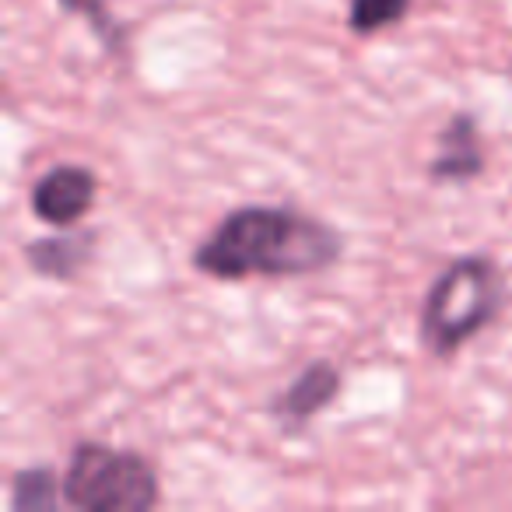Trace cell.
<instances>
[{"label":"cell","mask_w":512,"mask_h":512,"mask_svg":"<svg viewBox=\"0 0 512 512\" xmlns=\"http://www.w3.org/2000/svg\"><path fill=\"white\" fill-rule=\"evenodd\" d=\"M64 498L81 512H151L162 502V488L148 456L78 442L64 474Z\"/></svg>","instance_id":"3957f363"},{"label":"cell","mask_w":512,"mask_h":512,"mask_svg":"<svg viewBox=\"0 0 512 512\" xmlns=\"http://www.w3.org/2000/svg\"><path fill=\"white\" fill-rule=\"evenodd\" d=\"M67 505L64 477L53 467H22L11 477V509L15 512H53Z\"/></svg>","instance_id":"ba28073f"},{"label":"cell","mask_w":512,"mask_h":512,"mask_svg":"<svg viewBox=\"0 0 512 512\" xmlns=\"http://www.w3.org/2000/svg\"><path fill=\"white\" fill-rule=\"evenodd\" d=\"M344 256V235L295 207L246 204L228 211L190 253L193 271L214 281L309 278Z\"/></svg>","instance_id":"6da1fadb"},{"label":"cell","mask_w":512,"mask_h":512,"mask_svg":"<svg viewBox=\"0 0 512 512\" xmlns=\"http://www.w3.org/2000/svg\"><path fill=\"white\" fill-rule=\"evenodd\" d=\"M414 0H351L348 8V29L355 36L369 39L376 32L390 29V25H400L411 11Z\"/></svg>","instance_id":"30bf717a"},{"label":"cell","mask_w":512,"mask_h":512,"mask_svg":"<svg viewBox=\"0 0 512 512\" xmlns=\"http://www.w3.org/2000/svg\"><path fill=\"white\" fill-rule=\"evenodd\" d=\"M505 274L484 253L456 256L432 281L418 316V337L432 358H453L495 323L505 306Z\"/></svg>","instance_id":"7a4b0ae2"},{"label":"cell","mask_w":512,"mask_h":512,"mask_svg":"<svg viewBox=\"0 0 512 512\" xmlns=\"http://www.w3.org/2000/svg\"><path fill=\"white\" fill-rule=\"evenodd\" d=\"M341 386H344V376L334 362H327V358L309 362L306 369H302L299 376H295L292 383H288L285 390L271 400L274 425L288 435L302 432L309 421L320 418V414L334 404L337 393H341Z\"/></svg>","instance_id":"5b68a950"},{"label":"cell","mask_w":512,"mask_h":512,"mask_svg":"<svg viewBox=\"0 0 512 512\" xmlns=\"http://www.w3.org/2000/svg\"><path fill=\"white\" fill-rule=\"evenodd\" d=\"M99 179L88 165H53L50 172L36 179L32 186V214L50 228H74L95 204Z\"/></svg>","instance_id":"277c9868"},{"label":"cell","mask_w":512,"mask_h":512,"mask_svg":"<svg viewBox=\"0 0 512 512\" xmlns=\"http://www.w3.org/2000/svg\"><path fill=\"white\" fill-rule=\"evenodd\" d=\"M71 15L85 18L88 29L95 32V39L102 43V50L113 57H127V29L120 25V18L113 15L106 0H60Z\"/></svg>","instance_id":"9c48e42d"},{"label":"cell","mask_w":512,"mask_h":512,"mask_svg":"<svg viewBox=\"0 0 512 512\" xmlns=\"http://www.w3.org/2000/svg\"><path fill=\"white\" fill-rule=\"evenodd\" d=\"M484 172V144L481 127L470 113L449 116V123L439 130L435 158L428 162V176L435 183H470Z\"/></svg>","instance_id":"8992f818"},{"label":"cell","mask_w":512,"mask_h":512,"mask_svg":"<svg viewBox=\"0 0 512 512\" xmlns=\"http://www.w3.org/2000/svg\"><path fill=\"white\" fill-rule=\"evenodd\" d=\"M95 242L99 239H95L92 228H85V232H53L25 242L22 256L39 278L74 281L95 256Z\"/></svg>","instance_id":"52a82bcc"}]
</instances>
